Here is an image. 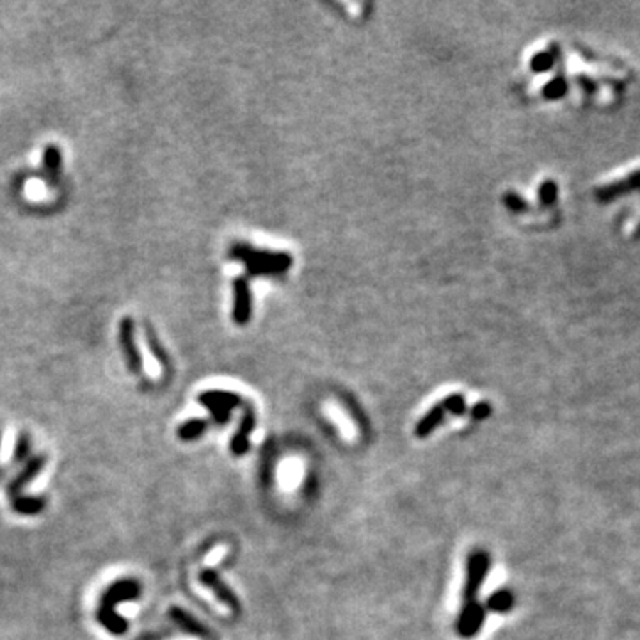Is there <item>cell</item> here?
<instances>
[{
    "mask_svg": "<svg viewBox=\"0 0 640 640\" xmlns=\"http://www.w3.org/2000/svg\"><path fill=\"white\" fill-rule=\"evenodd\" d=\"M567 91H569L567 80H565L562 75H558V77L551 78L550 82H546V85L543 87L540 95H543L546 100H560L567 95Z\"/></svg>",
    "mask_w": 640,
    "mask_h": 640,
    "instance_id": "16",
    "label": "cell"
},
{
    "mask_svg": "<svg viewBox=\"0 0 640 640\" xmlns=\"http://www.w3.org/2000/svg\"><path fill=\"white\" fill-rule=\"evenodd\" d=\"M199 580H201V582L205 583L208 589H212L213 592H215V596L219 597L224 604L231 607L233 610H238V603H237V599H235L233 592H231L226 585H223V582L217 578L215 572L210 571V569H205V571L199 572Z\"/></svg>",
    "mask_w": 640,
    "mask_h": 640,
    "instance_id": "11",
    "label": "cell"
},
{
    "mask_svg": "<svg viewBox=\"0 0 640 640\" xmlns=\"http://www.w3.org/2000/svg\"><path fill=\"white\" fill-rule=\"evenodd\" d=\"M245 270H247V276L251 277H260V276H279V274L287 272L283 269H277L272 265H262V263H245Z\"/></svg>",
    "mask_w": 640,
    "mask_h": 640,
    "instance_id": "22",
    "label": "cell"
},
{
    "mask_svg": "<svg viewBox=\"0 0 640 640\" xmlns=\"http://www.w3.org/2000/svg\"><path fill=\"white\" fill-rule=\"evenodd\" d=\"M252 301L247 277L240 276L233 281V322L244 326L251 320Z\"/></svg>",
    "mask_w": 640,
    "mask_h": 640,
    "instance_id": "7",
    "label": "cell"
},
{
    "mask_svg": "<svg viewBox=\"0 0 640 640\" xmlns=\"http://www.w3.org/2000/svg\"><path fill=\"white\" fill-rule=\"evenodd\" d=\"M171 617H173L174 621H176L178 624L185 629V631L198 633V635L201 633V635H205V629L201 628V624H198V622H196L191 615L185 614V612H181L180 608H173V610H171Z\"/></svg>",
    "mask_w": 640,
    "mask_h": 640,
    "instance_id": "21",
    "label": "cell"
},
{
    "mask_svg": "<svg viewBox=\"0 0 640 640\" xmlns=\"http://www.w3.org/2000/svg\"><path fill=\"white\" fill-rule=\"evenodd\" d=\"M244 407H245V411H244V416H242V420H240V425H238V432L235 434L233 441H231V452H233L235 455H242L247 452L249 434L252 432V429H255V423H256L255 411H252L251 405L244 404Z\"/></svg>",
    "mask_w": 640,
    "mask_h": 640,
    "instance_id": "10",
    "label": "cell"
},
{
    "mask_svg": "<svg viewBox=\"0 0 640 640\" xmlns=\"http://www.w3.org/2000/svg\"><path fill=\"white\" fill-rule=\"evenodd\" d=\"M484 619H486V612H484V607H480L479 603H471L462 607V612L461 615H459L457 621L459 635L464 636V639L476 635L479 629L482 628Z\"/></svg>",
    "mask_w": 640,
    "mask_h": 640,
    "instance_id": "8",
    "label": "cell"
},
{
    "mask_svg": "<svg viewBox=\"0 0 640 640\" xmlns=\"http://www.w3.org/2000/svg\"><path fill=\"white\" fill-rule=\"evenodd\" d=\"M633 192H640V169H635L628 176H622L597 188L596 199L607 205V203L617 201V199L633 194Z\"/></svg>",
    "mask_w": 640,
    "mask_h": 640,
    "instance_id": "6",
    "label": "cell"
},
{
    "mask_svg": "<svg viewBox=\"0 0 640 640\" xmlns=\"http://www.w3.org/2000/svg\"><path fill=\"white\" fill-rule=\"evenodd\" d=\"M119 347L123 351L124 361L128 370L135 375L142 373V358L139 354L137 343H135V322L132 316H123L119 322Z\"/></svg>",
    "mask_w": 640,
    "mask_h": 640,
    "instance_id": "5",
    "label": "cell"
},
{
    "mask_svg": "<svg viewBox=\"0 0 640 640\" xmlns=\"http://www.w3.org/2000/svg\"><path fill=\"white\" fill-rule=\"evenodd\" d=\"M13 508L20 514H38L41 508H45V500L41 498H27V496H20L16 500H13Z\"/></svg>",
    "mask_w": 640,
    "mask_h": 640,
    "instance_id": "19",
    "label": "cell"
},
{
    "mask_svg": "<svg viewBox=\"0 0 640 640\" xmlns=\"http://www.w3.org/2000/svg\"><path fill=\"white\" fill-rule=\"evenodd\" d=\"M441 404H443L444 411L452 412V415L459 416V415H464V411H466V402H464V397H462L461 393L448 395V397L444 398Z\"/></svg>",
    "mask_w": 640,
    "mask_h": 640,
    "instance_id": "23",
    "label": "cell"
},
{
    "mask_svg": "<svg viewBox=\"0 0 640 640\" xmlns=\"http://www.w3.org/2000/svg\"><path fill=\"white\" fill-rule=\"evenodd\" d=\"M28 448H31V444H28L27 437L21 436V437H20V441H18V448H16V452H14V455H16V461H20V459H23L25 455H27Z\"/></svg>",
    "mask_w": 640,
    "mask_h": 640,
    "instance_id": "26",
    "label": "cell"
},
{
    "mask_svg": "<svg viewBox=\"0 0 640 640\" xmlns=\"http://www.w3.org/2000/svg\"><path fill=\"white\" fill-rule=\"evenodd\" d=\"M43 174L50 185H57L60 180L63 169V151L57 144H46L43 149Z\"/></svg>",
    "mask_w": 640,
    "mask_h": 640,
    "instance_id": "9",
    "label": "cell"
},
{
    "mask_svg": "<svg viewBox=\"0 0 640 640\" xmlns=\"http://www.w3.org/2000/svg\"><path fill=\"white\" fill-rule=\"evenodd\" d=\"M471 416L475 420H484V418H487V416H489V412H491V405L487 404V402H479V404H475L471 407Z\"/></svg>",
    "mask_w": 640,
    "mask_h": 640,
    "instance_id": "25",
    "label": "cell"
},
{
    "mask_svg": "<svg viewBox=\"0 0 640 640\" xmlns=\"http://www.w3.org/2000/svg\"><path fill=\"white\" fill-rule=\"evenodd\" d=\"M537 198H539V203L543 206L555 205L558 198V185L551 180L543 181L537 188Z\"/></svg>",
    "mask_w": 640,
    "mask_h": 640,
    "instance_id": "20",
    "label": "cell"
},
{
    "mask_svg": "<svg viewBox=\"0 0 640 640\" xmlns=\"http://www.w3.org/2000/svg\"><path fill=\"white\" fill-rule=\"evenodd\" d=\"M578 82L582 84V89H585L587 92H592L594 89H596V82L590 80V78L585 77V75H583V77H578Z\"/></svg>",
    "mask_w": 640,
    "mask_h": 640,
    "instance_id": "27",
    "label": "cell"
},
{
    "mask_svg": "<svg viewBox=\"0 0 640 640\" xmlns=\"http://www.w3.org/2000/svg\"><path fill=\"white\" fill-rule=\"evenodd\" d=\"M43 464H45V457H43V455H38V457H34V459H31V461H28V464L25 466L23 471H21L20 475H18L16 479L13 480V484H11V486H9L11 501L16 500V498L20 496L21 487H23L25 484L28 482V480H32L36 475H38L39 471H41Z\"/></svg>",
    "mask_w": 640,
    "mask_h": 640,
    "instance_id": "12",
    "label": "cell"
},
{
    "mask_svg": "<svg viewBox=\"0 0 640 640\" xmlns=\"http://www.w3.org/2000/svg\"><path fill=\"white\" fill-rule=\"evenodd\" d=\"M198 402H201L208 409L210 415H212V418L217 423H226L230 420L231 411L235 407H238V405H244V400L237 393L223 390L203 391L198 397Z\"/></svg>",
    "mask_w": 640,
    "mask_h": 640,
    "instance_id": "3",
    "label": "cell"
},
{
    "mask_svg": "<svg viewBox=\"0 0 640 640\" xmlns=\"http://www.w3.org/2000/svg\"><path fill=\"white\" fill-rule=\"evenodd\" d=\"M144 338H146V341H148V347H149V351H151L153 358H155L156 361H159L166 370L169 368L171 366L169 356H167V352L164 351L162 343H160V340H159V334H156L155 327H153L149 322H144Z\"/></svg>",
    "mask_w": 640,
    "mask_h": 640,
    "instance_id": "14",
    "label": "cell"
},
{
    "mask_svg": "<svg viewBox=\"0 0 640 640\" xmlns=\"http://www.w3.org/2000/svg\"><path fill=\"white\" fill-rule=\"evenodd\" d=\"M512 604H514V597H512V594L508 592V590H498V592H494L493 596L487 599L486 607L493 612L505 614V612L511 610Z\"/></svg>",
    "mask_w": 640,
    "mask_h": 640,
    "instance_id": "17",
    "label": "cell"
},
{
    "mask_svg": "<svg viewBox=\"0 0 640 640\" xmlns=\"http://www.w3.org/2000/svg\"><path fill=\"white\" fill-rule=\"evenodd\" d=\"M230 258L237 262L245 263H262V265H272L277 269L288 270L294 258L290 252H276V251H263V249H255L251 244L245 242H235L230 247Z\"/></svg>",
    "mask_w": 640,
    "mask_h": 640,
    "instance_id": "2",
    "label": "cell"
},
{
    "mask_svg": "<svg viewBox=\"0 0 640 640\" xmlns=\"http://www.w3.org/2000/svg\"><path fill=\"white\" fill-rule=\"evenodd\" d=\"M557 59H558L557 46L546 50V52H537L535 55L532 57V60H530V70H532L533 73H546V71H550L551 68L555 66Z\"/></svg>",
    "mask_w": 640,
    "mask_h": 640,
    "instance_id": "15",
    "label": "cell"
},
{
    "mask_svg": "<svg viewBox=\"0 0 640 640\" xmlns=\"http://www.w3.org/2000/svg\"><path fill=\"white\" fill-rule=\"evenodd\" d=\"M444 415H447V411H444V407L441 402L439 404L434 405V407L430 409V411L427 412L422 420H420L418 425H416V436L418 437L429 436V434L432 432V430L436 429L441 422H443Z\"/></svg>",
    "mask_w": 640,
    "mask_h": 640,
    "instance_id": "13",
    "label": "cell"
},
{
    "mask_svg": "<svg viewBox=\"0 0 640 640\" xmlns=\"http://www.w3.org/2000/svg\"><path fill=\"white\" fill-rule=\"evenodd\" d=\"M503 203L508 210H512V212H523V210L528 208L525 199L519 194H516V192H507L503 198Z\"/></svg>",
    "mask_w": 640,
    "mask_h": 640,
    "instance_id": "24",
    "label": "cell"
},
{
    "mask_svg": "<svg viewBox=\"0 0 640 640\" xmlns=\"http://www.w3.org/2000/svg\"><path fill=\"white\" fill-rule=\"evenodd\" d=\"M487 571H489V557H487L486 551H473L468 557V572H466V585H464V604L476 603L475 596L479 592L480 585H482L484 578H486Z\"/></svg>",
    "mask_w": 640,
    "mask_h": 640,
    "instance_id": "4",
    "label": "cell"
},
{
    "mask_svg": "<svg viewBox=\"0 0 640 640\" xmlns=\"http://www.w3.org/2000/svg\"><path fill=\"white\" fill-rule=\"evenodd\" d=\"M206 427H208V423H206L205 420H188V422H185L183 425H180V429H178V436H180V439H183V441H192V439H196V437L201 436V434L206 430Z\"/></svg>",
    "mask_w": 640,
    "mask_h": 640,
    "instance_id": "18",
    "label": "cell"
},
{
    "mask_svg": "<svg viewBox=\"0 0 640 640\" xmlns=\"http://www.w3.org/2000/svg\"><path fill=\"white\" fill-rule=\"evenodd\" d=\"M139 592H141V587L134 580H123V582H117L112 587H109L107 592L103 594L102 604L98 608V621L102 622L103 628L109 629L110 633H116V635L127 631V622L117 617L114 610H116L117 603L135 599Z\"/></svg>",
    "mask_w": 640,
    "mask_h": 640,
    "instance_id": "1",
    "label": "cell"
}]
</instances>
